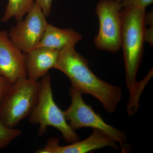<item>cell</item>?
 Returning <instances> with one entry per match:
<instances>
[{
    "label": "cell",
    "mask_w": 153,
    "mask_h": 153,
    "mask_svg": "<svg viewBox=\"0 0 153 153\" xmlns=\"http://www.w3.org/2000/svg\"><path fill=\"white\" fill-rule=\"evenodd\" d=\"M75 47L71 45L60 50L55 68L67 76L71 87L82 94L92 96L107 112L113 113L122 97L121 88L99 78L89 68L88 61L76 52Z\"/></svg>",
    "instance_id": "1"
},
{
    "label": "cell",
    "mask_w": 153,
    "mask_h": 153,
    "mask_svg": "<svg viewBox=\"0 0 153 153\" xmlns=\"http://www.w3.org/2000/svg\"><path fill=\"white\" fill-rule=\"evenodd\" d=\"M145 16V9L143 8H125L121 10V47L123 50L126 85L131 96L138 85L136 76L143 53Z\"/></svg>",
    "instance_id": "2"
},
{
    "label": "cell",
    "mask_w": 153,
    "mask_h": 153,
    "mask_svg": "<svg viewBox=\"0 0 153 153\" xmlns=\"http://www.w3.org/2000/svg\"><path fill=\"white\" fill-rule=\"evenodd\" d=\"M29 117L30 123L39 124V136L45 133L47 127L52 126L61 132L66 142L71 143L79 140V136L69 126L64 112L55 103L49 74L40 81L38 101Z\"/></svg>",
    "instance_id": "3"
},
{
    "label": "cell",
    "mask_w": 153,
    "mask_h": 153,
    "mask_svg": "<svg viewBox=\"0 0 153 153\" xmlns=\"http://www.w3.org/2000/svg\"><path fill=\"white\" fill-rule=\"evenodd\" d=\"M40 81L21 78L12 85L0 102V120L10 128H15L29 116L38 101Z\"/></svg>",
    "instance_id": "4"
},
{
    "label": "cell",
    "mask_w": 153,
    "mask_h": 153,
    "mask_svg": "<svg viewBox=\"0 0 153 153\" xmlns=\"http://www.w3.org/2000/svg\"><path fill=\"white\" fill-rule=\"evenodd\" d=\"M69 92L71 104L63 112L71 128L74 131L86 127L100 130L119 143L123 153L127 152L125 145L127 138L124 133L106 123L90 105L85 103L82 98V93L78 91L71 86Z\"/></svg>",
    "instance_id": "5"
},
{
    "label": "cell",
    "mask_w": 153,
    "mask_h": 153,
    "mask_svg": "<svg viewBox=\"0 0 153 153\" xmlns=\"http://www.w3.org/2000/svg\"><path fill=\"white\" fill-rule=\"evenodd\" d=\"M122 10L120 3L116 0H101L97 3L96 13L99 29L94 43L99 50L114 53L120 49Z\"/></svg>",
    "instance_id": "6"
},
{
    "label": "cell",
    "mask_w": 153,
    "mask_h": 153,
    "mask_svg": "<svg viewBox=\"0 0 153 153\" xmlns=\"http://www.w3.org/2000/svg\"><path fill=\"white\" fill-rule=\"evenodd\" d=\"M48 24L46 16L35 2L25 19L18 22L8 34L12 43L26 53L37 47Z\"/></svg>",
    "instance_id": "7"
},
{
    "label": "cell",
    "mask_w": 153,
    "mask_h": 153,
    "mask_svg": "<svg viewBox=\"0 0 153 153\" xmlns=\"http://www.w3.org/2000/svg\"><path fill=\"white\" fill-rule=\"evenodd\" d=\"M0 76L12 83L27 76L25 54L12 43L5 30L0 31Z\"/></svg>",
    "instance_id": "8"
},
{
    "label": "cell",
    "mask_w": 153,
    "mask_h": 153,
    "mask_svg": "<svg viewBox=\"0 0 153 153\" xmlns=\"http://www.w3.org/2000/svg\"><path fill=\"white\" fill-rule=\"evenodd\" d=\"M70 144L67 146H60L59 139L52 138L49 139L44 148L36 151V153H85L108 146L118 149L114 139L97 129H93L92 133L86 139Z\"/></svg>",
    "instance_id": "9"
},
{
    "label": "cell",
    "mask_w": 153,
    "mask_h": 153,
    "mask_svg": "<svg viewBox=\"0 0 153 153\" xmlns=\"http://www.w3.org/2000/svg\"><path fill=\"white\" fill-rule=\"evenodd\" d=\"M59 52V50L55 49L36 47L24 53L28 79L38 81V79L48 74L51 68H55Z\"/></svg>",
    "instance_id": "10"
},
{
    "label": "cell",
    "mask_w": 153,
    "mask_h": 153,
    "mask_svg": "<svg viewBox=\"0 0 153 153\" xmlns=\"http://www.w3.org/2000/svg\"><path fill=\"white\" fill-rule=\"evenodd\" d=\"M82 37L79 33L71 29H62L48 24L36 47H44L59 50L74 45Z\"/></svg>",
    "instance_id": "11"
},
{
    "label": "cell",
    "mask_w": 153,
    "mask_h": 153,
    "mask_svg": "<svg viewBox=\"0 0 153 153\" xmlns=\"http://www.w3.org/2000/svg\"><path fill=\"white\" fill-rule=\"evenodd\" d=\"M35 0H8L4 16L1 22H6L12 18L21 21L35 4Z\"/></svg>",
    "instance_id": "12"
},
{
    "label": "cell",
    "mask_w": 153,
    "mask_h": 153,
    "mask_svg": "<svg viewBox=\"0 0 153 153\" xmlns=\"http://www.w3.org/2000/svg\"><path fill=\"white\" fill-rule=\"evenodd\" d=\"M22 133L21 130L7 126L0 120V149L6 147Z\"/></svg>",
    "instance_id": "13"
},
{
    "label": "cell",
    "mask_w": 153,
    "mask_h": 153,
    "mask_svg": "<svg viewBox=\"0 0 153 153\" xmlns=\"http://www.w3.org/2000/svg\"><path fill=\"white\" fill-rule=\"evenodd\" d=\"M153 0H122L120 4L122 8L128 7H139L146 9L152 4Z\"/></svg>",
    "instance_id": "14"
},
{
    "label": "cell",
    "mask_w": 153,
    "mask_h": 153,
    "mask_svg": "<svg viewBox=\"0 0 153 153\" xmlns=\"http://www.w3.org/2000/svg\"><path fill=\"white\" fill-rule=\"evenodd\" d=\"M36 2L40 7L46 17L50 15L52 10V4L53 0H35Z\"/></svg>",
    "instance_id": "15"
},
{
    "label": "cell",
    "mask_w": 153,
    "mask_h": 153,
    "mask_svg": "<svg viewBox=\"0 0 153 153\" xmlns=\"http://www.w3.org/2000/svg\"><path fill=\"white\" fill-rule=\"evenodd\" d=\"M12 84L8 80L0 76V102Z\"/></svg>",
    "instance_id": "16"
},
{
    "label": "cell",
    "mask_w": 153,
    "mask_h": 153,
    "mask_svg": "<svg viewBox=\"0 0 153 153\" xmlns=\"http://www.w3.org/2000/svg\"><path fill=\"white\" fill-rule=\"evenodd\" d=\"M153 25L147 29L146 28L144 33V41L153 45Z\"/></svg>",
    "instance_id": "17"
},
{
    "label": "cell",
    "mask_w": 153,
    "mask_h": 153,
    "mask_svg": "<svg viewBox=\"0 0 153 153\" xmlns=\"http://www.w3.org/2000/svg\"><path fill=\"white\" fill-rule=\"evenodd\" d=\"M116 1H117L119 2H121V1L122 0H116Z\"/></svg>",
    "instance_id": "18"
}]
</instances>
